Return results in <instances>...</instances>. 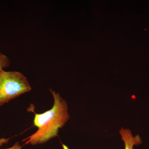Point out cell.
Returning a JSON list of instances; mask_svg holds the SVG:
<instances>
[{"label":"cell","mask_w":149,"mask_h":149,"mask_svg":"<svg viewBox=\"0 0 149 149\" xmlns=\"http://www.w3.org/2000/svg\"><path fill=\"white\" fill-rule=\"evenodd\" d=\"M22 146L20 145V143L17 142L15 143L12 147L5 149H22Z\"/></svg>","instance_id":"cell-4"},{"label":"cell","mask_w":149,"mask_h":149,"mask_svg":"<svg viewBox=\"0 0 149 149\" xmlns=\"http://www.w3.org/2000/svg\"><path fill=\"white\" fill-rule=\"evenodd\" d=\"M31 89L27 78L20 72L3 70L0 72V106Z\"/></svg>","instance_id":"cell-2"},{"label":"cell","mask_w":149,"mask_h":149,"mask_svg":"<svg viewBox=\"0 0 149 149\" xmlns=\"http://www.w3.org/2000/svg\"><path fill=\"white\" fill-rule=\"evenodd\" d=\"M54 98V104L49 110L35 113L33 123L38 129L35 133L23 140L26 145H37L47 143L58 135L70 118L68 106L58 93L50 89Z\"/></svg>","instance_id":"cell-1"},{"label":"cell","mask_w":149,"mask_h":149,"mask_svg":"<svg viewBox=\"0 0 149 149\" xmlns=\"http://www.w3.org/2000/svg\"><path fill=\"white\" fill-rule=\"evenodd\" d=\"M10 139H5V138H1L0 139V147L5 144L7 143L9 141Z\"/></svg>","instance_id":"cell-5"},{"label":"cell","mask_w":149,"mask_h":149,"mask_svg":"<svg viewBox=\"0 0 149 149\" xmlns=\"http://www.w3.org/2000/svg\"><path fill=\"white\" fill-rule=\"evenodd\" d=\"M119 133L124 143V149H133L134 146L142 143L143 141L141 136L139 135L133 136L131 130L128 128H121Z\"/></svg>","instance_id":"cell-3"}]
</instances>
